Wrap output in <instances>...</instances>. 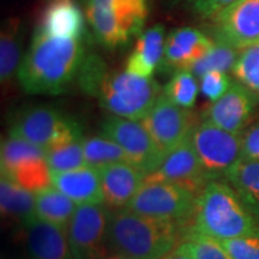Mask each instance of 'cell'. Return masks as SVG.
Wrapping results in <instances>:
<instances>
[{"mask_svg":"<svg viewBox=\"0 0 259 259\" xmlns=\"http://www.w3.org/2000/svg\"><path fill=\"white\" fill-rule=\"evenodd\" d=\"M168 2H170L171 4H174V3H178V2H180V0H168Z\"/></svg>","mask_w":259,"mask_h":259,"instance_id":"cell-38","label":"cell"},{"mask_svg":"<svg viewBox=\"0 0 259 259\" xmlns=\"http://www.w3.org/2000/svg\"><path fill=\"white\" fill-rule=\"evenodd\" d=\"M83 148L85 162L90 167L101 168L120 162L131 163L120 145L102 135L100 137L84 138Z\"/></svg>","mask_w":259,"mask_h":259,"instance_id":"cell-26","label":"cell"},{"mask_svg":"<svg viewBox=\"0 0 259 259\" xmlns=\"http://www.w3.org/2000/svg\"><path fill=\"white\" fill-rule=\"evenodd\" d=\"M239 56L240 54H238V50L222 42L215 41L209 53L197 61L190 71L199 78L211 71H222L227 73L234 69Z\"/></svg>","mask_w":259,"mask_h":259,"instance_id":"cell-27","label":"cell"},{"mask_svg":"<svg viewBox=\"0 0 259 259\" xmlns=\"http://www.w3.org/2000/svg\"><path fill=\"white\" fill-rule=\"evenodd\" d=\"M198 196L164 181H144L126 208L150 218L169 220L189 227Z\"/></svg>","mask_w":259,"mask_h":259,"instance_id":"cell-7","label":"cell"},{"mask_svg":"<svg viewBox=\"0 0 259 259\" xmlns=\"http://www.w3.org/2000/svg\"><path fill=\"white\" fill-rule=\"evenodd\" d=\"M23 28L18 18H9L4 22L0 34V79L4 84L18 72L22 63Z\"/></svg>","mask_w":259,"mask_h":259,"instance_id":"cell-25","label":"cell"},{"mask_svg":"<svg viewBox=\"0 0 259 259\" xmlns=\"http://www.w3.org/2000/svg\"><path fill=\"white\" fill-rule=\"evenodd\" d=\"M87 48L83 40L48 36L35 29L17 72L24 92L59 95L78 79Z\"/></svg>","mask_w":259,"mask_h":259,"instance_id":"cell-1","label":"cell"},{"mask_svg":"<svg viewBox=\"0 0 259 259\" xmlns=\"http://www.w3.org/2000/svg\"><path fill=\"white\" fill-rule=\"evenodd\" d=\"M191 142L209 183L225 180L242 160V135L232 134L210 121L203 120L194 127Z\"/></svg>","mask_w":259,"mask_h":259,"instance_id":"cell-8","label":"cell"},{"mask_svg":"<svg viewBox=\"0 0 259 259\" xmlns=\"http://www.w3.org/2000/svg\"><path fill=\"white\" fill-rule=\"evenodd\" d=\"M0 210L6 219L23 225L24 222L35 218V193L2 176Z\"/></svg>","mask_w":259,"mask_h":259,"instance_id":"cell-23","label":"cell"},{"mask_svg":"<svg viewBox=\"0 0 259 259\" xmlns=\"http://www.w3.org/2000/svg\"><path fill=\"white\" fill-rule=\"evenodd\" d=\"M82 2L84 3V4H85V5H87V4H88V3L90 2V0H82Z\"/></svg>","mask_w":259,"mask_h":259,"instance_id":"cell-39","label":"cell"},{"mask_svg":"<svg viewBox=\"0 0 259 259\" xmlns=\"http://www.w3.org/2000/svg\"><path fill=\"white\" fill-rule=\"evenodd\" d=\"M258 101L259 95L245 84L234 82L221 99L204 112L203 120L232 134H241Z\"/></svg>","mask_w":259,"mask_h":259,"instance_id":"cell-17","label":"cell"},{"mask_svg":"<svg viewBox=\"0 0 259 259\" xmlns=\"http://www.w3.org/2000/svg\"><path fill=\"white\" fill-rule=\"evenodd\" d=\"M198 92L199 85L196 76L191 71H178L173 73L169 82L164 87L163 95L177 106L191 109L196 103Z\"/></svg>","mask_w":259,"mask_h":259,"instance_id":"cell-28","label":"cell"},{"mask_svg":"<svg viewBox=\"0 0 259 259\" xmlns=\"http://www.w3.org/2000/svg\"><path fill=\"white\" fill-rule=\"evenodd\" d=\"M187 226L183 223L150 218L128 209L111 210L109 250L134 259H161L184 241Z\"/></svg>","mask_w":259,"mask_h":259,"instance_id":"cell-2","label":"cell"},{"mask_svg":"<svg viewBox=\"0 0 259 259\" xmlns=\"http://www.w3.org/2000/svg\"><path fill=\"white\" fill-rule=\"evenodd\" d=\"M9 136L25 139L46 151L84 139L78 121L46 106L29 107L17 113Z\"/></svg>","mask_w":259,"mask_h":259,"instance_id":"cell-6","label":"cell"},{"mask_svg":"<svg viewBox=\"0 0 259 259\" xmlns=\"http://www.w3.org/2000/svg\"><path fill=\"white\" fill-rule=\"evenodd\" d=\"M161 259H196V258H194L192 251H191L189 242L184 240L179 246H178L176 250H173L170 253L164 255V257Z\"/></svg>","mask_w":259,"mask_h":259,"instance_id":"cell-36","label":"cell"},{"mask_svg":"<svg viewBox=\"0 0 259 259\" xmlns=\"http://www.w3.org/2000/svg\"><path fill=\"white\" fill-rule=\"evenodd\" d=\"M200 79H202L200 90H202L203 95L208 97L211 102L221 99L228 92L233 83L231 78L227 76V73L222 71H211V72L204 74Z\"/></svg>","mask_w":259,"mask_h":259,"instance_id":"cell-33","label":"cell"},{"mask_svg":"<svg viewBox=\"0 0 259 259\" xmlns=\"http://www.w3.org/2000/svg\"><path fill=\"white\" fill-rule=\"evenodd\" d=\"M144 181H164L184 187L199 196L209 184L198 155L194 150L191 137L171 150L161 166L145 176Z\"/></svg>","mask_w":259,"mask_h":259,"instance_id":"cell-14","label":"cell"},{"mask_svg":"<svg viewBox=\"0 0 259 259\" xmlns=\"http://www.w3.org/2000/svg\"><path fill=\"white\" fill-rule=\"evenodd\" d=\"M83 142L84 139H80L73 143L47 150V162L51 173L72 170L88 166L84 156Z\"/></svg>","mask_w":259,"mask_h":259,"instance_id":"cell-29","label":"cell"},{"mask_svg":"<svg viewBox=\"0 0 259 259\" xmlns=\"http://www.w3.org/2000/svg\"><path fill=\"white\" fill-rule=\"evenodd\" d=\"M101 135L120 145L130 162L145 176L156 170L166 157L141 121L108 115L101 122Z\"/></svg>","mask_w":259,"mask_h":259,"instance_id":"cell-11","label":"cell"},{"mask_svg":"<svg viewBox=\"0 0 259 259\" xmlns=\"http://www.w3.org/2000/svg\"><path fill=\"white\" fill-rule=\"evenodd\" d=\"M52 185L57 187L77 205L105 204L101 178L97 168L84 166L77 169L51 173Z\"/></svg>","mask_w":259,"mask_h":259,"instance_id":"cell-20","label":"cell"},{"mask_svg":"<svg viewBox=\"0 0 259 259\" xmlns=\"http://www.w3.org/2000/svg\"><path fill=\"white\" fill-rule=\"evenodd\" d=\"M196 259H233L221 241L204 235L192 229H187L185 239Z\"/></svg>","mask_w":259,"mask_h":259,"instance_id":"cell-31","label":"cell"},{"mask_svg":"<svg viewBox=\"0 0 259 259\" xmlns=\"http://www.w3.org/2000/svg\"><path fill=\"white\" fill-rule=\"evenodd\" d=\"M242 160L259 161V122L242 135Z\"/></svg>","mask_w":259,"mask_h":259,"instance_id":"cell-35","label":"cell"},{"mask_svg":"<svg viewBox=\"0 0 259 259\" xmlns=\"http://www.w3.org/2000/svg\"><path fill=\"white\" fill-rule=\"evenodd\" d=\"M225 180L259 220V161L241 160L227 174Z\"/></svg>","mask_w":259,"mask_h":259,"instance_id":"cell-24","label":"cell"},{"mask_svg":"<svg viewBox=\"0 0 259 259\" xmlns=\"http://www.w3.org/2000/svg\"><path fill=\"white\" fill-rule=\"evenodd\" d=\"M97 170L101 178L105 205L109 210L126 208L144 183L143 171L126 162L107 164Z\"/></svg>","mask_w":259,"mask_h":259,"instance_id":"cell-18","label":"cell"},{"mask_svg":"<svg viewBox=\"0 0 259 259\" xmlns=\"http://www.w3.org/2000/svg\"><path fill=\"white\" fill-rule=\"evenodd\" d=\"M84 12L97 42L116 50L143 32L149 6L148 0H90Z\"/></svg>","mask_w":259,"mask_h":259,"instance_id":"cell-5","label":"cell"},{"mask_svg":"<svg viewBox=\"0 0 259 259\" xmlns=\"http://www.w3.org/2000/svg\"><path fill=\"white\" fill-rule=\"evenodd\" d=\"M87 16L76 0H52L42 12L36 29L48 36L84 40Z\"/></svg>","mask_w":259,"mask_h":259,"instance_id":"cell-19","label":"cell"},{"mask_svg":"<svg viewBox=\"0 0 259 259\" xmlns=\"http://www.w3.org/2000/svg\"><path fill=\"white\" fill-rule=\"evenodd\" d=\"M210 40L198 29L184 27L171 30L166 37L164 52L158 70L161 72L190 71L213 47Z\"/></svg>","mask_w":259,"mask_h":259,"instance_id":"cell-15","label":"cell"},{"mask_svg":"<svg viewBox=\"0 0 259 259\" xmlns=\"http://www.w3.org/2000/svg\"><path fill=\"white\" fill-rule=\"evenodd\" d=\"M77 204L53 185L35 193V216L42 221L66 229Z\"/></svg>","mask_w":259,"mask_h":259,"instance_id":"cell-22","label":"cell"},{"mask_svg":"<svg viewBox=\"0 0 259 259\" xmlns=\"http://www.w3.org/2000/svg\"><path fill=\"white\" fill-rule=\"evenodd\" d=\"M259 228V220L245 206L228 183L210 181L198 196L187 229L219 241L229 240Z\"/></svg>","mask_w":259,"mask_h":259,"instance_id":"cell-3","label":"cell"},{"mask_svg":"<svg viewBox=\"0 0 259 259\" xmlns=\"http://www.w3.org/2000/svg\"><path fill=\"white\" fill-rule=\"evenodd\" d=\"M210 21L216 41L238 51L259 45V0H235Z\"/></svg>","mask_w":259,"mask_h":259,"instance_id":"cell-13","label":"cell"},{"mask_svg":"<svg viewBox=\"0 0 259 259\" xmlns=\"http://www.w3.org/2000/svg\"><path fill=\"white\" fill-rule=\"evenodd\" d=\"M19 240L24 259H73L66 229L36 216L21 225Z\"/></svg>","mask_w":259,"mask_h":259,"instance_id":"cell-16","label":"cell"},{"mask_svg":"<svg viewBox=\"0 0 259 259\" xmlns=\"http://www.w3.org/2000/svg\"><path fill=\"white\" fill-rule=\"evenodd\" d=\"M161 94L160 84L154 77L109 71L106 67L93 96L111 115L141 121L151 111Z\"/></svg>","mask_w":259,"mask_h":259,"instance_id":"cell-4","label":"cell"},{"mask_svg":"<svg viewBox=\"0 0 259 259\" xmlns=\"http://www.w3.org/2000/svg\"><path fill=\"white\" fill-rule=\"evenodd\" d=\"M221 244L233 259H259V228Z\"/></svg>","mask_w":259,"mask_h":259,"instance_id":"cell-32","label":"cell"},{"mask_svg":"<svg viewBox=\"0 0 259 259\" xmlns=\"http://www.w3.org/2000/svg\"><path fill=\"white\" fill-rule=\"evenodd\" d=\"M0 168L3 177L32 193L52 185L47 151L25 139L9 136L3 141Z\"/></svg>","mask_w":259,"mask_h":259,"instance_id":"cell-9","label":"cell"},{"mask_svg":"<svg viewBox=\"0 0 259 259\" xmlns=\"http://www.w3.org/2000/svg\"><path fill=\"white\" fill-rule=\"evenodd\" d=\"M141 122L166 156L187 141L198 125L190 109L177 106L163 93Z\"/></svg>","mask_w":259,"mask_h":259,"instance_id":"cell-12","label":"cell"},{"mask_svg":"<svg viewBox=\"0 0 259 259\" xmlns=\"http://www.w3.org/2000/svg\"><path fill=\"white\" fill-rule=\"evenodd\" d=\"M105 259H134L131 257H127V255H124V254H120V253H112V254H108Z\"/></svg>","mask_w":259,"mask_h":259,"instance_id":"cell-37","label":"cell"},{"mask_svg":"<svg viewBox=\"0 0 259 259\" xmlns=\"http://www.w3.org/2000/svg\"><path fill=\"white\" fill-rule=\"evenodd\" d=\"M166 44V31L162 24L144 30L136 40L135 47L125 64V71L136 76L153 77L160 66Z\"/></svg>","mask_w":259,"mask_h":259,"instance_id":"cell-21","label":"cell"},{"mask_svg":"<svg viewBox=\"0 0 259 259\" xmlns=\"http://www.w3.org/2000/svg\"><path fill=\"white\" fill-rule=\"evenodd\" d=\"M190 8L202 18L210 19L235 0H187Z\"/></svg>","mask_w":259,"mask_h":259,"instance_id":"cell-34","label":"cell"},{"mask_svg":"<svg viewBox=\"0 0 259 259\" xmlns=\"http://www.w3.org/2000/svg\"><path fill=\"white\" fill-rule=\"evenodd\" d=\"M109 212L105 204L77 206L66 228L73 259H105L109 254Z\"/></svg>","mask_w":259,"mask_h":259,"instance_id":"cell-10","label":"cell"},{"mask_svg":"<svg viewBox=\"0 0 259 259\" xmlns=\"http://www.w3.org/2000/svg\"><path fill=\"white\" fill-rule=\"evenodd\" d=\"M233 73L239 82L259 95V45L241 52Z\"/></svg>","mask_w":259,"mask_h":259,"instance_id":"cell-30","label":"cell"}]
</instances>
